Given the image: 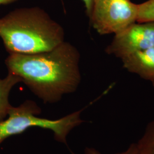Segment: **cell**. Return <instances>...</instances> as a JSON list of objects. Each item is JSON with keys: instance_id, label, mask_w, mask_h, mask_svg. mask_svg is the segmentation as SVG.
<instances>
[{"instance_id": "6da1fadb", "label": "cell", "mask_w": 154, "mask_h": 154, "mask_svg": "<svg viewBox=\"0 0 154 154\" xmlns=\"http://www.w3.org/2000/svg\"><path fill=\"white\" fill-rule=\"evenodd\" d=\"M80 54L72 45L63 42L53 49L32 54H9L8 72L21 79L45 103H54L77 90L81 81Z\"/></svg>"}, {"instance_id": "7a4b0ae2", "label": "cell", "mask_w": 154, "mask_h": 154, "mask_svg": "<svg viewBox=\"0 0 154 154\" xmlns=\"http://www.w3.org/2000/svg\"><path fill=\"white\" fill-rule=\"evenodd\" d=\"M0 37L9 54H32L63 42V29L38 6L14 9L0 18Z\"/></svg>"}, {"instance_id": "3957f363", "label": "cell", "mask_w": 154, "mask_h": 154, "mask_svg": "<svg viewBox=\"0 0 154 154\" xmlns=\"http://www.w3.org/2000/svg\"><path fill=\"white\" fill-rule=\"evenodd\" d=\"M41 109L35 102L26 100L17 107H11L5 119L0 121V144L7 138L22 134L32 127L51 130L56 140L67 144V137L73 128L83 123L82 110L57 119L38 116Z\"/></svg>"}, {"instance_id": "277c9868", "label": "cell", "mask_w": 154, "mask_h": 154, "mask_svg": "<svg viewBox=\"0 0 154 154\" xmlns=\"http://www.w3.org/2000/svg\"><path fill=\"white\" fill-rule=\"evenodd\" d=\"M138 4L131 0H94L88 17L100 35L119 33L137 22Z\"/></svg>"}, {"instance_id": "5b68a950", "label": "cell", "mask_w": 154, "mask_h": 154, "mask_svg": "<svg viewBox=\"0 0 154 154\" xmlns=\"http://www.w3.org/2000/svg\"><path fill=\"white\" fill-rule=\"evenodd\" d=\"M153 46L154 22H135L115 34L106 52L122 59L135 52Z\"/></svg>"}, {"instance_id": "8992f818", "label": "cell", "mask_w": 154, "mask_h": 154, "mask_svg": "<svg viewBox=\"0 0 154 154\" xmlns=\"http://www.w3.org/2000/svg\"><path fill=\"white\" fill-rule=\"evenodd\" d=\"M123 67L145 80L154 81V46L121 59Z\"/></svg>"}, {"instance_id": "52a82bcc", "label": "cell", "mask_w": 154, "mask_h": 154, "mask_svg": "<svg viewBox=\"0 0 154 154\" xmlns=\"http://www.w3.org/2000/svg\"><path fill=\"white\" fill-rule=\"evenodd\" d=\"M21 82L19 77L11 72L4 79H0V121L7 117L12 107L9 100V94L13 88Z\"/></svg>"}, {"instance_id": "ba28073f", "label": "cell", "mask_w": 154, "mask_h": 154, "mask_svg": "<svg viewBox=\"0 0 154 154\" xmlns=\"http://www.w3.org/2000/svg\"><path fill=\"white\" fill-rule=\"evenodd\" d=\"M137 145L139 154H154V121L148 124Z\"/></svg>"}, {"instance_id": "9c48e42d", "label": "cell", "mask_w": 154, "mask_h": 154, "mask_svg": "<svg viewBox=\"0 0 154 154\" xmlns=\"http://www.w3.org/2000/svg\"><path fill=\"white\" fill-rule=\"evenodd\" d=\"M154 22V0L138 4L137 22Z\"/></svg>"}, {"instance_id": "30bf717a", "label": "cell", "mask_w": 154, "mask_h": 154, "mask_svg": "<svg viewBox=\"0 0 154 154\" xmlns=\"http://www.w3.org/2000/svg\"><path fill=\"white\" fill-rule=\"evenodd\" d=\"M85 154H102L96 149L92 148H87L85 149ZM115 154H139L138 151L137 143H132L128 148L125 151H123L119 153Z\"/></svg>"}, {"instance_id": "8fae6325", "label": "cell", "mask_w": 154, "mask_h": 154, "mask_svg": "<svg viewBox=\"0 0 154 154\" xmlns=\"http://www.w3.org/2000/svg\"><path fill=\"white\" fill-rule=\"evenodd\" d=\"M86 9V13L89 17L92 11L94 0H82Z\"/></svg>"}, {"instance_id": "7c38bea8", "label": "cell", "mask_w": 154, "mask_h": 154, "mask_svg": "<svg viewBox=\"0 0 154 154\" xmlns=\"http://www.w3.org/2000/svg\"><path fill=\"white\" fill-rule=\"evenodd\" d=\"M18 0H0V5H8L14 3Z\"/></svg>"}, {"instance_id": "4fadbf2b", "label": "cell", "mask_w": 154, "mask_h": 154, "mask_svg": "<svg viewBox=\"0 0 154 154\" xmlns=\"http://www.w3.org/2000/svg\"><path fill=\"white\" fill-rule=\"evenodd\" d=\"M152 86H153V87L154 88V81H153V82H152Z\"/></svg>"}]
</instances>
